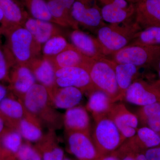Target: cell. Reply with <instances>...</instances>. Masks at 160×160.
<instances>
[{
  "label": "cell",
  "instance_id": "obj_1",
  "mask_svg": "<svg viewBox=\"0 0 160 160\" xmlns=\"http://www.w3.org/2000/svg\"><path fill=\"white\" fill-rule=\"evenodd\" d=\"M0 30L5 38L3 48L12 67L29 66L33 60L42 56V45L22 26H1Z\"/></svg>",
  "mask_w": 160,
  "mask_h": 160
},
{
  "label": "cell",
  "instance_id": "obj_2",
  "mask_svg": "<svg viewBox=\"0 0 160 160\" xmlns=\"http://www.w3.org/2000/svg\"><path fill=\"white\" fill-rule=\"evenodd\" d=\"M20 100L26 112L49 130L54 131L62 126L63 117L52 106L49 90L45 86L35 83Z\"/></svg>",
  "mask_w": 160,
  "mask_h": 160
},
{
  "label": "cell",
  "instance_id": "obj_3",
  "mask_svg": "<svg viewBox=\"0 0 160 160\" xmlns=\"http://www.w3.org/2000/svg\"><path fill=\"white\" fill-rule=\"evenodd\" d=\"M142 30L134 18L123 22L107 24L98 30L97 38L110 56L128 46L136 34Z\"/></svg>",
  "mask_w": 160,
  "mask_h": 160
},
{
  "label": "cell",
  "instance_id": "obj_4",
  "mask_svg": "<svg viewBox=\"0 0 160 160\" xmlns=\"http://www.w3.org/2000/svg\"><path fill=\"white\" fill-rule=\"evenodd\" d=\"M114 67L113 61L102 58L92 59L87 68L97 89L108 95L113 103L121 101Z\"/></svg>",
  "mask_w": 160,
  "mask_h": 160
},
{
  "label": "cell",
  "instance_id": "obj_5",
  "mask_svg": "<svg viewBox=\"0 0 160 160\" xmlns=\"http://www.w3.org/2000/svg\"><path fill=\"white\" fill-rule=\"evenodd\" d=\"M92 141L100 158L110 155L126 141L113 121L108 116L94 120Z\"/></svg>",
  "mask_w": 160,
  "mask_h": 160
},
{
  "label": "cell",
  "instance_id": "obj_6",
  "mask_svg": "<svg viewBox=\"0 0 160 160\" xmlns=\"http://www.w3.org/2000/svg\"><path fill=\"white\" fill-rule=\"evenodd\" d=\"M116 63L152 68L160 58L159 46H127L110 56Z\"/></svg>",
  "mask_w": 160,
  "mask_h": 160
},
{
  "label": "cell",
  "instance_id": "obj_7",
  "mask_svg": "<svg viewBox=\"0 0 160 160\" xmlns=\"http://www.w3.org/2000/svg\"><path fill=\"white\" fill-rule=\"evenodd\" d=\"M72 14L79 26L96 34L107 23L103 20L97 0H75Z\"/></svg>",
  "mask_w": 160,
  "mask_h": 160
},
{
  "label": "cell",
  "instance_id": "obj_8",
  "mask_svg": "<svg viewBox=\"0 0 160 160\" xmlns=\"http://www.w3.org/2000/svg\"><path fill=\"white\" fill-rule=\"evenodd\" d=\"M124 99L140 107L160 102V81L149 82L142 78L138 79L127 89Z\"/></svg>",
  "mask_w": 160,
  "mask_h": 160
},
{
  "label": "cell",
  "instance_id": "obj_9",
  "mask_svg": "<svg viewBox=\"0 0 160 160\" xmlns=\"http://www.w3.org/2000/svg\"><path fill=\"white\" fill-rule=\"evenodd\" d=\"M56 87H74L83 93L90 94L98 90L92 83L87 69L81 67L60 68L55 70Z\"/></svg>",
  "mask_w": 160,
  "mask_h": 160
},
{
  "label": "cell",
  "instance_id": "obj_10",
  "mask_svg": "<svg viewBox=\"0 0 160 160\" xmlns=\"http://www.w3.org/2000/svg\"><path fill=\"white\" fill-rule=\"evenodd\" d=\"M66 132L69 151L80 160H99V155L90 134L80 132Z\"/></svg>",
  "mask_w": 160,
  "mask_h": 160
},
{
  "label": "cell",
  "instance_id": "obj_11",
  "mask_svg": "<svg viewBox=\"0 0 160 160\" xmlns=\"http://www.w3.org/2000/svg\"><path fill=\"white\" fill-rule=\"evenodd\" d=\"M107 116L113 121L125 139L131 138L136 134L138 118L122 103H113Z\"/></svg>",
  "mask_w": 160,
  "mask_h": 160
},
{
  "label": "cell",
  "instance_id": "obj_12",
  "mask_svg": "<svg viewBox=\"0 0 160 160\" xmlns=\"http://www.w3.org/2000/svg\"><path fill=\"white\" fill-rule=\"evenodd\" d=\"M69 37L71 44L87 57L97 59L109 56V52L97 38L79 29H74L70 33Z\"/></svg>",
  "mask_w": 160,
  "mask_h": 160
},
{
  "label": "cell",
  "instance_id": "obj_13",
  "mask_svg": "<svg viewBox=\"0 0 160 160\" xmlns=\"http://www.w3.org/2000/svg\"><path fill=\"white\" fill-rule=\"evenodd\" d=\"M36 82L29 66L16 65L10 69L8 86L12 93L20 99Z\"/></svg>",
  "mask_w": 160,
  "mask_h": 160
},
{
  "label": "cell",
  "instance_id": "obj_14",
  "mask_svg": "<svg viewBox=\"0 0 160 160\" xmlns=\"http://www.w3.org/2000/svg\"><path fill=\"white\" fill-rule=\"evenodd\" d=\"M134 18L142 29L160 27V0H141L135 4Z\"/></svg>",
  "mask_w": 160,
  "mask_h": 160
},
{
  "label": "cell",
  "instance_id": "obj_15",
  "mask_svg": "<svg viewBox=\"0 0 160 160\" xmlns=\"http://www.w3.org/2000/svg\"><path fill=\"white\" fill-rule=\"evenodd\" d=\"M22 26L31 33L35 40L41 45L54 37L63 36L62 28L64 27L51 22L36 19L30 17L26 20Z\"/></svg>",
  "mask_w": 160,
  "mask_h": 160
},
{
  "label": "cell",
  "instance_id": "obj_16",
  "mask_svg": "<svg viewBox=\"0 0 160 160\" xmlns=\"http://www.w3.org/2000/svg\"><path fill=\"white\" fill-rule=\"evenodd\" d=\"M45 58L51 63L55 70L70 67H81L87 69L92 59L83 54L72 44L57 55Z\"/></svg>",
  "mask_w": 160,
  "mask_h": 160
},
{
  "label": "cell",
  "instance_id": "obj_17",
  "mask_svg": "<svg viewBox=\"0 0 160 160\" xmlns=\"http://www.w3.org/2000/svg\"><path fill=\"white\" fill-rule=\"evenodd\" d=\"M52 104L56 109H66L77 106L83 92L74 87H56L49 91Z\"/></svg>",
  "mask_w": 160,
  "mask_h": 160
},
{
  "label": "cell",
  "instance_id": "obj_18",
  "mask_svg": "<svg viewBox=\"0 0 160 160\" xmlns=\"http://www.w3.org/2000/svg\"><path fill=\"white\" fill-rule=\"evenodd\" d=\"M65 131L80 132L90 134V121L87 109L76 106L67 109L63 117Z\"/></svg>",
  "mask_w": 160,
  "mask_h": 160
},
{
  "label": "cell",
  "instance_id": "obj_19",
  "mask_svg": "<svg viewBox=\"0 0 160 160\" xmlns=\"http://www.w3.org/2000/svg\"><path fill=\"white\" fill-rule=\"evenodd\" d=\"M3 13L1 26H22L30 17L20 0H0Z\"/></svg>",
  "mask_w": 160,
  "mask_h": 160
},
{
  "label": "cell",
  "instance_id": "obj_20",
  "mask_svg": "<svg viewBox=\"0 0 160 160\" xmlns=\"http://www.w3.org/2000/svg\"><path fill=\"white\" fill-rule=\"evenodd\" d=\"M26 113L22 101L11 92L0 102V114L12 129H17L18 124Z\"/></svg>",
  "mask_w": 160,
  "mask_h": 160
},
{
  "label": "cell",
  "instance_id": "obj_21",
  "mask_svg": "<svg viewBox=\"0 0 160 160\" xmlns=\"http://www.w3.org/2000/svg\"><path fill=\"white\" fill-rule=\"evenodd\" d=\"M36 80L49 91L56 87L55 70L50 62L43 56L35 59L29 66Z\"/></svg>",
  "mask_w": 160,
  "mask_h": 160
},
{
  "label": "cell",
  "instance_id": "obj_22",
  "mask_svg": "<svg viewBox=\"0 0 160 160\" xmlns=\"http://www.w3.org/2000/svg\"><path fill=\"white\" fill-rule=\"evenodd\" d=\"M115 71L121 101L124 99L125 92L132 84L141 78V68L130 64L115 62Z\"/></svg>",
  "mask_w": 160,
  "mask_h": 160
},
{
  "label": "cell",
  "instance_id": "obj_23",
  "mask_svg": "<svg viewBox=\"0 0 160 160\" xmlns=\"http://www.w3.org/2000/svg\"><path fill=\"white\" fill-rule=\"evenodd\" d=\"M86 109L92 114L94 120L106 116L113 103L108 95L100 90H96L89 95Z\"/></svg>",
  "mask_w": 160,
  "mask_h": 160
},
{
  "label": "cell",
  "instance_id": "obj_24",
  "mask_svg": "<svg viewBox=\"0 0 160 160\" xmlns=\"http://www.w3.org/2000/svg\"><path fill=\"white\" fill-rule=\"evenodd\" d=\"M41 123L34 117L26 112L20 121L17 130L23 138L29 142H38L44 136Z\"/></svg>",
  "mask_w": 160,
  "mask_h": 160
},
{
  "label": "cell",
  "instance_id": "obj_25",
  "mask_svg": "<svg viewBox=\"0 0 160 160\" xmlns=\"http://www.w3.org/2000/svg\"><path fill=\"white\" fill-rule=\"evenodd\" d=\"M49 11L59 26L78 29L79 25L75 21L71 9L66 8L56 0H46Z\"/></svg>",
  "mask_w": 160,
  "mask_h": 160
},
{
  "label": "cell",
  "instance_id": "obj_26",
  "mask_svg": "<svg viewBox=\"0 0 160 160\" xmlns=\"http://www.w3.org/2000/svg\"><path fill=\"white\" fill-rule=\"evenodd\" d=\"M136 115L142 126L148 127L160 134V102L141 106Z\"/></svg>",
  "mask_w": 160,
  "mask_h": 160
},
{
  "label": "cell",
  "instance_id": "obj_27",
  "mask_svg": "<svg viewBox=\"0 0 160 160\" xmlns=\"http://www.w3.org/2000/svg\"><path fill=\"white\" fill-rule=\"evenodd\" d=\"M130 139L142 151L160 146V134L148 127L138 128L136 134Z\"/></svg>",
  "mask_w": 160,
  "mask_h": 160
},
{
  "label": "cell",
  "instance_id": "obj_28",
  "mask_svg": "<svg viewBox=\"0 0 160 160\" xmlns=\"http://www.w3.org/2000/svg\"><path fill=\"white\" fill-rule=\"evenodd\" d=\"M30 17L57 24L49 11L46 0H20ZM58 25V24H57Z\"/></svg>",
  "mask_w": 160,
  "mask_h": 160
},
{
  "label": "cell",
  "instance_id": "obj_29",
  "mask_svg": "<svg viewBox=\"0 0 160 160\" xmlns=\"http://www.w3.org/2000/svg\"><path fill=\"white\" fill-rule=\"evenodd\" d=\"M56 138V135L54 131L49 130L38 142L39 143L40 146L45 149L42 160H62L64 158L63 149L55 144Z\"/></svg>",
  "mask_w": 160,
  "mask_h": 160
},
{
  "label": "cell",
  "instance_id": "obj_30",
  "mask_svg": "<svg viewBox=\"0 0 160 160\" xmlns=\"http://www.w3.org/2000/svg\"><path fill=\"white\" fill-rule=\"evenodd\" d=\"M22 138L17 129H10L0 138V146L8 156H15L23 144Z\"/></svg>",
  "mask_w": 160,
  "mask_h": 160
},
{
  "label": "cell",
  "instance_id": "obj_31",
  "mask_svg": "<svg viewBox=\"0 0 160 160\" xmlns=\"http://www.w3.org/2000/svg\"><path fill=\"white\" fill-rule=\"evenodd\" d=\"M160 27L142 29L135 35L128 46H159Z\"/></svg>",
  "mask_w": 160,
  "mask_h": 160
},
{
  "label": "cell",
  "instance_id": "obj_32",
  "mask_svg": "<svg viewBox=\"0 0 160 160\" xmlns=\"http://www.w3.org/2000/svg\"><path fill=\"white\" fill-rule=\"evenodd\" d=\"M71 44L63 36L54 37L43 44L42 53L44 57H52L66 50Z\"/></svg>",
  "mask_w": 160,
  "mask_h": 160
},
{
  "label": "cell",
  "instance_id": "obj_33",
  "mask_svg": "<svg viewBox=\"0 0 160 160\" xmlns=\"http://www.w3.org/2000/svg\"><path fill=\"white\" fill-rule=\"evenodd\" d=\"M15 157L18 160H42L39 152L29 143H23Z\"/></svg>",
  "mask_w": 160,
  "mask_h": 160
},
{
  "label": "cell",
  "instance_id": "obj_34",
  "mask_svg": "<svg viewBox=\"0 0 160 160\" xmlns=\"http://www.w3.org/2000/svg\"><path fill=\"white\" fill-rule=\"evenodd\" d=\"M12 66L7 58L3 46L0 44V82L9 84Z\"/></svg>",
  "mask_w": 160,
  "mask_h": 160
},
{
  "label": "cell",
  "instance_id": "obj_35",
  "mask_svg": "<svg viewBox=\"0 0 160 160\" xmlns=\"http://www.w3.org/2000/svg\"><path fill=\"white\" fill-rule=\"evenodd\" d=\"M97 1L100 7L109 6L110 7L127 8L133 4L128 2L126 0H97Z\"/></svg>",
  "mask_w": 160,
  "mask_h": 160
},
{
  "label": "cell",
  "instance_id": "obj_36",
  "mask_svg": "<svg viewBox=\"0 0 160 160\" xmlns=\"http://www.w3.org/2000/svg\"><path fill=\"white\" fill-rule=\"evenodd\" d=\"M145 154L147 160H160V146L147 149Z\"/></svg>",
  "mask_w": 160,
  "mask_h": 160
},
{
  "label": "cell",
  "instance_id": "obj_37",
  "mask_svg": "<svg viewBox=\"0 0 160 160\" xmlns=\"http://www.w3.org/2000/svg\"><path fill=\"white\" fill-rule=\"evenodd\" d=\"M12 129L9 125L6 120L0 114V138L6 132Z\"/></svg>",
  "mask_w": 160,
  "mask_h": 160
},
{
  "label": "cell",
  "instance_id": "obj_38",
  "mask_svg": "<svg viewBox=\"0 0 160 160\" xmlns=\"http://www.w3.org/2000/svg\"><path fill=\"white\" fill-rule=\"evenodd\" d=\"M8 85H5L4 83L0 82V102L10 93Z\"/></svg>",
  "mask_w": 160,
  "mask_h": 160
},
{
  "label": "cell",
  "instance_id": "obj_39",
  "mask_svg": "<svg viewBox=\"0 0 160 160\" xmlns=\"http://www.w3.org/2000/svg\"><path fill=\"white\" fill-rule=\"evenodd\" d=\"M56 1L62 4L63 6H65L66 8L72 10V8L75 0H56Z\"/></svg>",
  "mask_w": 160,
  "mask_h": 160
},
{
  "label": "cell",
  "instance_id": "obj_40",
  "mask_svg": "<svg viewBox=\"0 0 160 160\" xmlns=\"http://www.w3.org/2000/svg\"><path fill=\"white\" fill-rule=\"evenodd\" d=\"M152 69H154L157 72L158 76V80L160 81V58L154 64Z\"/></svg>",
  "mask_w": 160,
  "mask_h": 160
},
{
  "label": "cell",
  "instance_id": "obj_41",
  "mask_svg": "<svg viewBox=\"0 0 160 160\" xmlns=\"http://www.w3.org/2000/svg\"><path fill=\"white\" fill-rule=\"evenodd\" d=\"M99 160H120L116 156L113 154L105 156L102 157L100 158Z\"/></svg>",
  "mask_w": 160,
  "mask_h": 160
},
{
  "label": "cell",
  "instance_id": "obj_42",
  "mask_svg": "<svg viewBox=\"0 0 160 160\" xmlns=\"http://www.w3.org/2000/svg\"><path fill=\"white\" fill-rule=\"evenodd\" d=\"M9 157L5 153V152L3 151V149L0 147V160H5L4 159L6 158Z\"/></svg>",
  "mask_w": 160,
  "mask_h": 160
},
{
  "label": "cell",
  "instance_id": "obj_43",
  "mask_svg": "<svg viewBox=\"0 0 160 160\" xmlns=\"http://www.w3.org/2000/svg\"><path fill=\"white\" fill-rule=\"evenodd\" d=\"M126 1L130 3H132V4H136L137 3L140 2L141 0H126Z\"/></svg>",
  "mask_w": 160,
  "mask_h": 160
},
{
  "label": "cell",
  "instance_id": "obj_44",
  "mask_svg": "<svg viewBox=\"0 0 160 160\" xmlns=\"http://www.w3.org/2000/svg\"><path fill=\"white\" fill-rule=\"evenodd\" d=\"M3 13L2 9L0 8V23H2L3 20Z\"/></svg>",
  "mask_w": 160,
  "mask_h": 160
},
{
  "label": "cell",
  "instance_id": "obj_45",
  "mask_svg": "<svg viewBox=\"0 0 160 160\" xmlns=\"http://www.w3.org/2000/svg\"><path fill=\"white\" fill-rule=\"evenodd\" d=\"M62 160H71L70 159L68 158H64Z\"/></svg>",
  "mask_w": 160,
  "mask_h": 160
},
{
  "label": "cell",
  "instance_id": "obj_46",
  "mask_svg": "<svg viewBox=\"0 0 160 160\" xmlns=\"http://www.w3.org/2000/svg\"><path fill=\"white\" fill-rule=\"evenodd\" d=\"M2 35V34H1V30H0V35ZM0 44H1V42H0Z\"/></svg>",
  "mask_w": 160,
  "mask_h": 160
},
{
  "label": "cell",
  "instance_id": "obj_47",
  "mask_svg": "<svg viewBox=\"0 0 160 160\" xmlns=\"http://www.w3.org/2000/svg\"><path fill=\"white\" fill-rule=\"evenodd\" d=\"M0 147H1V146H0Z\"/></svg>",
  "mask_w": 160,
  "mask_h": 160
}]
</instances>
